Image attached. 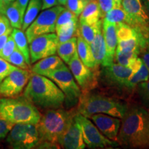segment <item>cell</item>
Listing matches in <instances>:
<instances>
[{"label": "cell", "mask_w": 149, "mask_h": 149, "mask_svg": "<svg viewBox=\"0 0 149 149\" xmlns=\"http://www.w3.org/2000/svg\"><path fill=\"white\" fill-rule=\"evenodd\" d=\"M101 67L97 72L98 83L113 90L130 91L128 81L133 72L130 67L114 63Z\"/></svg>", "instance_id": "8992f818"}, {"label": "cell", "mask_w": 149, "mask_h": 149, "mask_svg": "<svg viewBox=\"0 0 149 149\" xmlns=\"http://www.w3.org/2000/svg\"><path fill=\"white\" fill-rule=\"evenodd\" d=\"M0 115L13 124H37L40 122V111L34 104L22 97H0Z\"/></svg>", "instance_id": "5b68a950"}, {"label": "cell", "mask_w": 149, "mask_h": 149, "mask_svg": "<svg viewBox=\"0 0 149 149\" xmlns=\"http://www.w3.org/2000/svg\"><path fill=\"white\" fill-rule=\"evenodd\" d=\"M16 48L17 46L15 45L13 38L10 35L8 37V40H7L6 43L4 46H3L1 54H0V57L7 61V59L10 57V55L13 53V52L14 51V50Z\"/></svg>", "instance_id": "836d02e7"}, {"label": "cell", "mask_w": 149, "mask_h": 149, "mask_svg": "<svg viewBox=\"0 0 149 149\" xmlns=\"http://www.w3.org/2000/svg\"><path fill=\"white\" fill-rule=\"evenodd\" d=\"M72 75L81 89L86 93L94 89L97 85L98 70L88 68L79 59L77 53L67 64Z\"/></svg>", "instance_id": "8fae6325"}, {"label": "cell", "mask_w": 149, "mask_h": 149, "mask_svg": "<svg viewBox=\"0 0 149 149\" xmlns=\"http://www.w3.org/2000/svg\"><path fill=\"white\" fill-rule=\"evenodd\" d=\"M16 0H0V13L3 14L5 9Z\"/></svg>", "instance_id": "60d3db41"}, {"label": "cell", "mask_w": 149, "mask_h": 149, "mask_svg": "<svg viewBox=\"0 0 149 149\" xmlns=\"http://www.w3.org/2000/svg\"><path fill=\"white\" fill-rule=\"evenodd\" d=\"M100 19H102L101 10L97 0H90L80 14L79 22L94 24Z\"/></svg>", "instance_id": "ffe728a7"}, {"label": "cell", "mask_w": 149, "mask_h": 149, "mask_svg": "<svg viewBox=\"0 0 149 149\" xmlns=\"http://www.w3.org/2000/svg\"><path fill=\"white\" fill-rule=\"evenodd\" d=\"M14 124L6 120L0 115V139H4L12 129Z\"/></svg>", "instance_id": "d590c367"}, {"label": "cell", "mask_w": 149, "mask_h": 149, "mask_svg": "<svg viewBox=\"0 0 149 149\" xmlns=\"http://www.w3.org/2000/svg\"><path fill=\"white\" fill-rule=\"evenodd\" d=\"M9 35H3L0 36V54H1L3 46H4L6 43L7 40H8Z\"/></svg>", "instance_id": "7bdbcfd3"}, {"label": "cell", "mask_w": 149, "mask_h": 149, "mask_svg": "<svg viewBox=\"0 0 149 149\" xmlns=\"http://www.w3.org/2000/svg\"><path fill=\"white\" fill-rule=\"evenodd\" d=\"M102 26V20L100 19L96 24H88L78 21L77 35H79L89 44L93 42L100 28Z\"/></svg>", "instance_id": "d4e9b609"}, {"label": "cell", "mask_w": 149, "mask_h": 149, "mask_svg": "<svg viewBox=\"0 0 149 149\" xmlns=\"http://www.w3.org/2000/svg\"><path fill=\"white\" fill-rule=\"evenodd\" d=\"M74 120L79 125L82 133L86 146L90 148H112L120 146L116 141L106 137L88 117L79 113L74 115Z\"/></svg>", "instance_id": "ba28073f"}, {"label": "cell", "mask_w": 149, "mask_h": 149, "mask_svg": "<svg viewBox=\"0 0 149 149\" xmlns=\"http://www.w3.org/2000/svg\"><path fill=\"white\" fill-rule=\"evenodd\" d=\"M90 46L95 62V70H98L100 67L107 66V51L102 33V26L99 29L95 37L90 44Z\"/></svg>", "instance_id": "ac0fdd59"}, {"label": "cell", "mask_w": 149, "mask_h": 149, "mask_svg": "<svg viewBox=\"0 0 149 149\" xmlns=\"http://www.w3.org/2000/svg\"><path fill=\"white\" fill-rule=\"evenodd\" d=\"M57 1H58V3L59 5L63 6H65L67 0H57Z\"/></svg>", "instance_id": "bcb514c9"}, {"label": "cell", "mask_w": 149, "mask_h": 149, "mask_svg": "<svg viewBox=\"0 0 149 149\" xmlns=\"http://www.w3.org/2000/svg\"><path fill=\"white\" fill-rule=\"evenodd\" d=\"M78 17H79L76 15L75 14L68 10V9L65 8L57 17V22H56L55 30L59 29L63 26L71 23V22L78 21L79 20Z\"/></svg>", "instance_id": "4dcf8cb0"}, {"label": "cell", "mask_w": 149, "mask_h": 149, "mask_svg": "<svg viewBox=\"0 0 149 149\" xmlns=\"http://www.w3.org/2000/svg\"><path fill=\"white\" fill-rule=\"evenodd\" d=\"M149 78V70L144 63L135 72H132V75L128 81V88L130 91H133L137 84L146 81Z\"/></svg>", "instance_id": "83f0119b"}, {"label": "cell", "mask_w": 149, "mask_h": 149, "mask_svg": "<svg viewBox=\"0 0 149 149\" xmlns=\"http://www.w3.org/2000/svg\"><path fill=\"white\" fill-rule=\"evenodd\" d=\"M117 136V143L127 148H149V111L144 107L128 105Z\"/></svg>", "instance_id": "6da1fadb"}, {"label": "cell", "mask_w": 149, "mask_h": 149, "mask_svg": "<svg viewBox=\"0 0 149 149\" xmlns=\"http://www.w3.org/2000/svg\"><path fill=\"white\" fill-rule=\"evenodd\" d=\"M6 141L13 148H35L40 141L37 124H15L7 135Z\"/></svg>", "instance_id": "9c48e42d"}, {"label": "cell", "mask_w": 149, "mask_h": 149, "mask_svg": "<svg viewBox=\"0 0 149 149\" xmlns=\"http://www.w3.org/2000/svg\"><path fill=\"white\" fill-rule=\"evenodd\" d=\"M16 2L18 4L19 7L22 13L24 15V13H25V11H26V9L28 3L29 2V0H16Z\"/></svg>", "instance_id": "b9f144b4"}, {"label": "cell", "mask_w": 149, "mask_h": 149, "mask_svg": "<svg viewBox=\"0 0 149 149\" xmlns=\"http://www.w3.org/2000/svg\"><path fill=\"white\" fill-rule=\"evenodd\" d=\"M16 68L17 66L10 64L8 61L0 57V82Z\"/></svg>", "instance_id": "e575fe53"}, {"label": "cell", "mask_w": 149, "mask_h": 149, "mask_svg": "<svg viewBox=\"0 0 149 149\" xmlns=\"http://www.w3.org/2000/svg\"><path fill=\"white\" fill-rule=\"evenodd\" d=\"M133 91H136L145 109H149V78L146 81L137 84Z\"/></svg>", "instance_id": "f546056e"}, {"label": "cell", "mask_w": 149, "mask_h": 149, "mask_svg": "<svg viewBox=\"0 0 149 149\" xmlns=\"http://www.w3.org/2000/svg\"><path fill=\"white\" fill-rule=\"evenodd\" d=\"M12 26L3 14L0 13V36L3 35H10L13 31Z\"/></svg>", "instance_id": "8d00e7d4"}, {"label": "cell", "mask_w": 149, "mask_h": 149, "mask_svg": "<svg viewBox=\"0 0 149 149\" xmlns=\"http://www.w3.org/2000/svg\"><path fill=\"white\" fill-rule=\"evenodd\" d=\"M90 118L106 137L117 142V136L122 122L121 119L103 113L92 115Z\"/></svg>", "instance_id": "5bb4252c"}, {"label": "cell", "mask_w": 149, "mask_h": 149, "mask_svg": "<svg viewBox=\"0 0 149 149\" xmlns=\"http://www.w3.org/2000/svg\"><path fill=\"white\" fill-rule=\"evenodd\" d=\"M7 61H8L10 64H12L14 66L18 67V68H22V69H29V66L27 64L25 58H24V56L17 48H16L14 50L13 53L7 59Z\"/></svg>", "instance_id": "1f68e13d"}, {"label": "cell", "mask_w": 149, "mask_h": 149, "mask_svg": "<svg viewBox=\"0 0 149 149\" xmlns=\"http://www.w3.org/2000/svg\"><path fill=\"white\" fill-rule=\"evenodd\" d=\"M139 55H141L140 58L149 70V49L145 50V51L141 52Z\"/></svg>", "instance_id": "ab89813d"}, {"label": "cell", "mask_w": 149, "mask_h": 149, "mask_svg": "<svg viewBox=\"0 0 149 149\" xmlns=\"http://www.w3.org/2000/svg\"><path fill=\"white\" fill-rule=\"evenodd\" d=\"M128 107L127 103L119 99L91 91L81 93L77 111L88 118H90L92 115L103 113L122 119Z\"/></svg>", "instance_id": "3957f363"}, {"label": "cell", "mask_w": 149, "mask_h": 149, "mask_svg": "<svg viewBox=\"0 0 149 149\" xmlns=\"http://www.w3.org/2000/svg\"><path fill=\"white\" fill-rule=\"evenodd\" d=\"M57 53L62 61L68 64L70 59L77 53V37H73L66 42L58 44Z\"/></svg>", "instance_id": "7402d4cb"}, {"label": "cell", "mask_w": 149, "mask_h": 149, "mask_svg": "<svg viewBox=\"0 0 149 149\" xmlns=\"http://www.w3.org/2000/svg\"><path fill=\"white\" fill-rule=\"evenodd\" d=\"M78 21L71 22V23L63 26L59 29L55 30L58 44L66 42L75 35L77 36Z\"/></svg>", "instance_id": "4316f807"}, {"label": "cell", "mask_w": 149, "mask_h": 149, "mask_svg": "<svg viewBox=\"0 0 149 149\" xmlns=\"http://www.w3.org/2000/svg\"><path fill=\"white\" fill-rule=\"evenodd\" d=\"M3 14L8 19L13 28L22 29L24 14L22 13L16 1L10 3L5 9Z\"/></svg>", "instance_id": "484cf974"}, {"label": "cell", "mask_w": 149, "mask_h": 149, "mask_svg": "<svg viewBox=\"0 0 149 149\" xmlns=\"http://www.w3.org/2000/svg\"><path fill=\"white\" fill-rule=\"evenodd\" d=\"M31 74L29 70L17 67L0 82V96L11 97L18 95L29 82Z\"/></svg>", "instance_id": "7c38bea8"}, {"label": "cell", "mask_w": 149, "mask_h": 149, "mask_svg": "<svg viewBox=\"0 0 149 149\" xmlns=\"http://www.w3.org/2000/svg\"><path fill=\"white\" fill-rule=\"evenodd\" d=\"M122 0H113V2H114V7L122 6Z\"/></svg>", "instance_id": "f6af8a7d"}, {"label": "cell", "mask_w": 149, "mask_h": 149, "mask_svg": "<svg viewBox=\"0 0 149 149\" xmlns=\"http://www.w3.org/2000/svg\"><path fill=\"white\" fill-rule=\"evenodd\" d=\"M46 77L56 84L68 101L72 102L79 100L81 94V89L66 64H63L57 69L48 72Z\"/></svg>", "instance_id": "30bf717a"}, {"label": "cell", "mask_w": 149, "mask_h": 149, "mask_svg": "<svg viewBox=\"0 0 149 149\" xmlns=\"http://www.w3.org/2000/svg\"><path fill=\"white\" fill-rule=\"evenodd\" d=\"M147 110H148V111H149V109H147Z\"/></svg>", "instance_id": "7dc6e473"}, {"label": "cell", "mask_w": 149, "mask_h": 149, "mask_svg": "<svg viewBox=\"0 0 149 149\" xmlns=\"http://www.w3.org/2000/svg\"><path fill=\"white\" fill-rule=\"evenodd\" d=\"M42 10H46L59 5L57 0H42Z\"/></svg>", "instance_id": "f35d334b"}, {"label": "cell", "mask_w": 149, "mask_h": 149, "mask_svg": "<svg viewBox=\"0 0 149 149\" xmlns=\"http://www.w3.org/2000/svg\"><path fill=\"white\" fill-rule=\"evenodd\" d=\"M141 2L142 3L145 12L149 17V0H141Z\"/></svg>", "instance_id": "ee69618b"}, {"label": "cell", "mask_w": 149, "mask_h": 149, "mask_svg": "<svg viewBox=\"0 0 149 149\" xmlns=\"http://www.w3.org/2000/svg\"><path fill=\"white\" fill-rule=\"evenodd\" d=\"M77 111L60 109H48L37 124L41 141L59 144V139L74 120Z\"/></svg>", "instance_id": "277c9868"}, {"label": "cell", "mask_w": 149, "mask_h": 149, "mask_svg": "<svg viewBox=\"0 0 149 149\" xmlns=\"http://www.w3.org/2000/svg\"><path fill=\"white\" fill-rule=\"evenodd\" d=\"M23 96L35 107L46 109L61 108L66 100L64 93L53 81L35 73L31 74Z\"/></svg>", "instance_id": "7a4b0ae2"}, {"label": "cell", "mask_w": 149, "mask_h": 149, "mask_svg": "<svg viewBox=\"0 0 149 149\" xmlns=\"http://www.w3.org/2000/svg\"><path fill=\"white\" fill-rule=\"evenodd\" d=\"M102 19H105L108 22L113 23H125L126 24L128 19V15L124 10L122 6L113 7L111 10L106 13Z\"/></svg>", "instance_id": "f1b7e54d"}, {"label": "cell", "mask_w": 149, "mask_h": 149, "mask_svg": "<svg viewBox=\"0 0 149 149\" xmlns=\"http://www.w3.org/2000/svg\"><path fill=\"white\" fill-rule=\"evenodd\" d=\"M64 8L63 6L58 5L43 10L25 31L28 42L30 44L40 35L55 33L57 17Z\"/></svg>", "instance_id": "52a82bcc"}, {"label": "cell", "mask_w": 149, "mask_h": 149, "mask_svg": "<svg viewBox=\"0 0 149 149\" xmlns=\"http://www.w3.org/2000/svg\"><path fill=\"white\" fill-rule=\"evenodd\" d=\"M100 10H101L102 19L104 18L107 13L114 7L113 0H97Z\"/></svg>", "instance_id": "74e56055"}, {"label": "cell", "mask_w": 149, "mask_h": 149, "mask_svg": "<svg viewBox=\"0 0 149 149\" xmlns=\"http://www.w3.org/2000/svg\"><path fill=\"white\" fill-rule=\"evenodd\" d=\"M102 33L107 51V66L113 64L117 45L116 24L102 19Z\"/></svg>", "instance_id": "e0dca14e"}, {"label": "cell", "mask_w": 149, "mask_h": 149, "mask_svg": "<svg viewBox=\"0 0 149 149\" xmlns=\"http://www.w3.org/2000/svg\"><path fill=\"white\" fill-rule=\"evenodd\" d=\"M10 35L13 38L17 48L23 54L27 64L30 66L31 64L29 46V43L28 42L26 36L24 31H22V29L13 28Z\"/></svg>", "instance_id": "603a6c76"}, {"label": "cell", "mask_w": 149, "mask_h": 149, "mask_svg": "<svg viewBox=\"0 0 149 149\" xmlns=\"http://www.w3.org/2000/svg\"><path fill=\"white\" fill-rule=\"evenodd\" d=\"M63 64L64 61L59 56L55 55L48 56L37 61L32 67V72L35 74L46 76L48 72L57 69Z\"/></svg>", "instance_id": "d6986e66"}, {"label": "cell", "mask_w": 149, "mask_h": 149, "mask_svg": "<svg viewBox=\"0 0 149 149\" xmlns=\"http://www.w3.org/2000/svg\"><path fill=\"white\" fill-rule=\"evenodd\" d=\"M90 0H67L65 6L79 17Z\"/></svg>", "instance_id": "d6a6232c"}, {"label": "cell", "mask_w": 149, "mask_h": 149, "mask_svg": "<svg viewBox=\"0 0 149 149\" xmlns=\"http://www.w3.org/2000/svg\"><path fill=\"white\" fill-rule=\"evenodd\" d=\"M42 0H29L24 15L22 30L25 31L31 23L36 19L42 10Z\"/></svg>", "instance_id": "cb8c5ba5"}, {"label": "cell", "mask_w": 149, "mask_h": 149, "mask_svg": "<svg viewBox=\"0 0 149 149\" xmlns=\"http://www.w3.org/2000/svg\"><path fill=\"white\" fill-rule=\"evenodd\" d=\"M77 51L79 59L88 68L95 70V62L90 44L79 35L77 37Z\"/></svg>", "instance_id": "44dd1931"}, {"label": "cell", "mask_w": 149, "mask_h": 149, "mask_svg": "<svg viewBox=\"0 0 149 149\" xmlns=\"http://www.w3.org/2000/svg\"><path fill=\"white\" fill-rule=\"evenodd\" d=\"M58 46L57 34L55 33L40 35L30 43L29 51L31 64L40 59L55 55Z\"/></svg>", "instance_id": "4fadbf2b"}, {"label": "cell", "mask_w": 149, "mask_h": 149, "mask_svg": "<svg viewBox=\"0 0 149 149\" xmlns=\"http://www.w3.org/2000/svg\"><path fill=\"white\" fill-rule=\"evenodd\" d=\"M122 6L128 15L127 24L132 27L149 26V17L145 12L141 0H122Z\"/></svg>", "instance_id": "9a60e30c"}, {"label": "cell", "mask_w": 149, "mask_h": 149, "mask_svg": "<svg viewBox=\"0 0 149 149\" xmlns=\"http://www.w3.org/2000/svg\"><path fill=\"white\" fill-rule=\"evenodd\" d=\"M59 144L66 149H83L86 144L79 125L73 120L59 139Z\"/></svg>", "instance_id": "2e32d148"}]
</instances>
